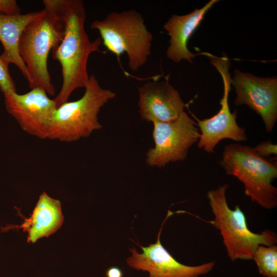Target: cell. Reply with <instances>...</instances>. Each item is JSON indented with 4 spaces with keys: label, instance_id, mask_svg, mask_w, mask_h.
<instances>
[{
    "label": "cell",
    "instance_id": "6da1fadb",
    "mask_svg": "<svg viewBox=\"0 0 277 277\" xmlns=\"http://www.w3.org/2000/svg\"><path fill=\"white\" fill-rule=\"evenodd\" d=\"M61 17L64 26L61 42L52 50L53 58L62 68L61 90L53 100L57 107L68 102L70 95L80 88H85L89 76L87 71L89 57L100 52V37L91 41L86 31L84 3L81 0H49Z\"/></svg>",
    "mask_w": 277,
    "mask_h": 277
},
{
    "label": "cell",
    "instance_id": "7a4b0ae2",
    "mask_svg": "<svg viewBox=\"0 0 277 277\" xmlns=\"http://www.w3.org/2000/svg\"><path fill=\"white\" fill-rule=\"evenodd\" d=\"M43 3L44 8L23 31L18 50L27 68L30 88H41L53 96L55 90L48 69V57L50 51L62 41L64 26L49 1Z\"/></svg>",
    "mask_w": 277,
    "mask_h": 277
},
{
    "label": "cell",
    "instance_id": "3957f363",
    "mask_svg": "<svg viewBox=\"0 0 277 277\" xmlns=\"http://www.w3.org/2000/svg\"><path fill=\"white\" fill-rule=\"evenodd\" d=\"M221 166L227 175L241 182L251 201L266 209L277 206V188L272 182L277 177L274 160L260 155L253 147L238 143L224 146Z\"/></svg>",
    "mask_w": 277,
    "mask_h": 277
},
{
    "label": "cell",
    "instance_id": "277c9868",
    "mask_svg": "<svg viewBox=\"0 0 277 277\" xmlns=\"http://www.w3.org/2000/svg\"><path fill=\"white\" fill-rule=\"evenodd\" d=\"M228 187V184H224L207 192V196L214 216L210 223L220 231L227 254L232 261L252 260L259 246L276 244V234L269 229L260 233L251 231L240 206L235 205L232 209L229 207L226 195Z\"/></svg>",
    "mask_w": 277,
    "mask_h": 277
},
{
    "label": "cell",
    "instance_id": "5b68a950",
    "mask_svg": "<svg viewBox=\"0 0 277 277\" xmlns=\"http://www.w3.org/2000/svg\"><path fill=\"white\" fill-rule=\"evenodd\" d=\"M90 28L98 31L103 45L118 58L127 54L132 71L144 66L151 55L153 36L135 9L111 12L103 19L92 22Z\"/></svg>",
    "mask_w": 277,
    "mask_h": 277
},
{
    "label": "cell",
    "instance_id": "8992f818",
    "mask_svg": "<svg viewBox=\"0 0 277 277\" xmlns=\"http://www.w3.org/2000/svg\"><path fill=\"white\" fill-rule=\"evenodd\" d=\"M84 94L80 99L67 102L56 109L49 139L72 142L87 137L102 128L98 115L101 109L115 97L113 91L103 88L94 75L89 76Z\"/></svg>",
    "mask_w": 277,
    "mask_h": 277
},
{
    "label": "cell",
    "instance_id": "52a82bcc",
    "mask_svg": "<svg viewBox=\"0 0 277 277\" xmlns=\"http://www.w3.org/2000/svg\"><path fill=\"white\" fill-rule=\"evenodd\" d=\"M153 124L154 147L146 154V162L151 167H164L170 162L184 161L189 148L200 138L196 123L185 111L174 121Z\"/></svg>",
    "mask_w": 277,
    "mask_h": 277
},
{
    "label": "cell",
    "instance_id": "ba28073f",
    "mask_svg": "<svg viewBox=\"0 0 277 277\" xmlns=\"http://www.w3.org/2000/svg\"><path fill=\"white\" fill-rule=\"evenodd\" d=\"M211 64L220 73L223 81L224 94L220 101L221 107L216 114L208 118L201 120L192 114L201 131L197 146L207 153H213L217 144L224 139H230L236 142L247 139L245 128L237 124L236 110L231 112L228 105L231 85L229 59L225 56L217 57L212 61Z\"/></svg>",
    "mask_w": 277,
    "mask_h": 277
},
{
    "label": "cell",
    "instance_id": "9c48e42d",
    "mask_svg": "<svg viewBox=\"0 0 277 277\" xmlns=\"http://www.w3.org/2000/svg\"><path fill=\"white\" fill-rule=\"evenodd\" d=\"M7 112L22 129L41 139L48 138L57 106L43 89L35 88L25 94H4Z\"/></svg>",
    "mask_w": 277,
    "mask_h": 277
},
{
    "label": "cell",
    "instance_id": "30bf717a",
    "mask_svg": "<svg viewBox=\"0 0 277 277\" xmlns=\"http://www.w3.org/2000/svg\"><path fill=\"white\" fill-rule=\"evenodd\" d=\"M173 212L169 210L163 221L155 243L141 246L143 252L130 248L132 256L126 260L127 264L136 270L148 271V277H199L209 272L215 262L212 261L197 266H187L178 262L162 245L160 236L164 224Z\"/></svg>",
    "mask_w": 277,
    "mask_h": 277
},
{
    "label": "cell",
    "instance_id": "8fae6325",
    "mask_svg": "<svg viewBox=\"0 0 277 277\" xmlns=\"http://www.w3.org/2000/svg\"><path fill=\"white\" fill-rule=\"evenodd\" d=\"M231 84L236 94L234 104L247 105L255 111L266 131L271 132L277 120L276 77H260L235 69Z\"/></svg>",
    "mask_w": 277,
    "mask_h": 277
},
{
    "label": "cell",
    "instance_id": "7c38bea8",
    "mask_svg": "<svg viewBox=\"0 0 277 277\" xmlns=\"http://www.w3.org/2000/svg\"><path fill=\"white\" fill-rule=\"evenodd\" d=\"M138 107L143 120L169 122L184 111L186 105L178 91L166 79L149 81L139 87Z\"/></svg>",
    "mask_w": 277,
    "mask_h": 277
},
{
    "label": "cell",
    "instance_id": "4fadbf2b",
    "mask_svg": "<svg viewBox=\"0 0 277 277\" xmlns=\"http://www.w3.org/2000/svg\"><path fill=\"white\" fill-rule=\"evenodd\" d=\"M211 0L202 8L182 15H172L163 28L169 36V45L166 50L167 57L175 63L186 60L192 63V59L198 55L191 53L187 43L191 35L198 27L207 12L216 2Z\"/></svg>",
    "mask_w": 277,
    "mask_h": 277
},
{
    "label": "cell",
    "instance_id": "5bb4252c",
    "mask_svg": "<svg viewBox=\"0 0 277 277\" xmlns=\"http://www.w3.org/2000/svg\"><path fill=\"white\" fill-rule=\"evenodd\" d=\"M63 221L60 201L43 192L39 195L31 216L25 218L22 224L11 226L7 229L22 228L28 233L27 242L34 243L38 239L55 232L61 227Z\"/></svg>",
    "mask_w": 277,
    "mask_h": 277
},
{
    "label": "cell",
    "instance_id": "9a60e30c",
    "mask_svg": "<svg viewBox=\"0 0 277 277\" xmlns=\"http://www.w3.org/2000/svg\"><path fill=\"white\" fill-rule=\"evenodd\" d=\"M39 13V11L24 14L0 12V41L4 48L1 56L9 64L16 66L27 80L28 72L19 53L18 43L26 26Z\"/></svg>",
    "mask_w": 277,
    "mask_h": 277
},
{
    "label": "cell",
    "instance_id": "2e32d148",
    "mask_svg": "<svg viewBox=\"0 0 277 277\" xmlns=\"http://www.w3.org/2000/svg\"><path fill=\"white\" fill-rule=\"evenodd\" d=\"M252 260L255 262L260 274L265 277H277V246L260 245L255 251Z\"/></svg>",
    "mask_w": 277,
    "mask_h": 277
},
{
    "label": "cell",
    "instance_id": "e0dca14e",
    "mask_svg": "<svg viewBox=\"0 0 277 277\" xmlns=\"http://www.w3.org/2000/svg\"><path fill=\"white\" fill-rule=\"evenodd\" d=\"M9 65L0 55V90L4 94L16 92L15 83L9 70Z\"/></svg>",
    "mask_w": 277,
    "mask_h": 277
},
{
    "label": "cell",
    "instance_id": "ac0fdd59",
    "mask_svg": "<svg viewBox=\"0 0 277 277\" xmlns=\"http://www.w3.org/2000/svg\"><path fill=\"white\" fill-rule=\"evenodd\" d=\"M254 150L261 156L267 158L271 155H276L277 146L271 141L262 142L253 147Z\"/></svg>",
    "mask_w": 277,
    "mask_h": 277
},
{
    "label": "cell",
    "instance_id": "d6986e66",
    "mask_svg": "<svg viewBox=\"0 0 277 277\" xmlns=\"http://www.w3.org/2000/svg\"><path fill=\"white\" fill-rule=\"evenodd\" d=\"M0 12L17 14L21 13V9L15 0H0Z\"/></svg>",
    "mask_w": 277,
    "mask_h": 277
},
{
    "label": "cell",
    "instance_id": "ffe728a7",
    "mask_svg": "<svg viewBox=\"0 0 277 277\" xmlns=\"http://www.w3.org/2000/svg\"><path fill=\"white\" fill-rule=\"evenodd\" d=\"M106 277H123L122 270L116 266L109 267L106 272Z\"/></svg>",
    "mask_w": 277,
    "mask_h": 277
}]
</instances>
